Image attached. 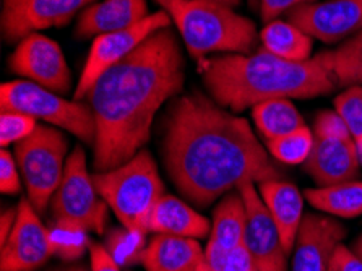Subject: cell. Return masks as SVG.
<instances>
[{
  "mask_svg": "<svg viewBox=\"0 0 362 271\" xmlns=\"http://www.w3.org/2000/svg\"><path fill=\"white\" fill-rule=\"evenodd\" d=\"M305 198L322 213L339 218H358L362 214V182L348 180L319 189L305 190Z\"/></svg>",
  "mask_w": 362,
  "mask_h": 271,
  "instance_id": "603a6c76",
  "label": "cell"
},
{
  "mask_svg": "<svg viewBox=\"0 0 362 271\" xmlns=\"http://www.w3.org/2000/svg\"><path fill=\"white\" fill-rule=\"evenodd\" d=\"M146 0H103L90 5L80 13L75 26V36L80 40L98 38L107 33L127 30L145 20Z\"/></svg>",
  "mask_w": 362,
  "mask_h": 271,
  "instance_id": "ac0fdd59",
  "label": "cell"
},
{
  "mask_svg": "<svg viewBox=\"0 0 362 271\" xmlns=\"http://www.w3.org/2000/svg\"><path fill=\"white\" fill-rule=\"evenodd\" d=\"M184 80L182 49L171 28L153 33L104 71L86 96L96 122V173L119 168L144 149L156 113L182 90Z\"/></svg>",
  "mask_w": 362,
  "mask_h": 271,
  "instance_id": "7a4b0ae2",
  "label": "cell"
},
{
  "mask_svg": "<svg viewBox=\"0 0 362 271\" xmlns=\"http://www.w3.org/2000/svg\"><path fill=\"white\" fill-rule=\"evenodd\" d=\"M252 117H254L260 135L267 142L291 134L299 127L305 125L298 108L286 98L268 99V101L257 104L252 108Z\"/></svg>",
  "mask_w": 362,
  "mask_h": 271,
  "instance_id": "cb8c5ba5",
  "label": "cell"
},
{
  "mask_svg": "<svg viewBox=\"0 0 362 271\" xmlns=\"http://www.w3.org/2000/svg\"><path fill=\"white\" fill-rule=\"evenodd\" d=\"M18 163L7 148L0 151V190L5 195H15L21 189Z\"/></svg>",
  "mask_w": 362,
  "mask_h": 271,
  "instance_id": "4dcf8cb0",
  "label": "cell"
},
{
  "mask_svg": "<svg viewBox=\"0 0 362 271\" xmlns=\"http://www.w3.org/2000/svg\"><path fill=\"white\" fill-rule=\"evenodd\" d=\"M314 148L304 169L315 184L327 187L354 180L359 174L361 161L354 138L315 135Z\"/></svg>",
  "mask_w": 362,
  "mask_h": 271,
  "instance_id": "2e32d148",
  "label": "cell"
},
{
  "mask_svg": "<svg viewBox=\"0 0 362 271\" xmlns=\"http://www.w3.org/2000/svg\"><path fill=\"white\" fill-rule=\"evenodd\" d=\"M52 271H88L85 267H69V268H59Z\"/></svg>",
  "mask_w": 362,
  "mask_h": 271,
  "instance_id": "ab89813d",
  "label": "cell"
},
{
  "mask_svg": "<svg viewBox=\"0 0 362 271\" xmlns=\"http://www.w3.org/2000/svg\"><path fill=\"white\" fill-rule=\"evenodd\" d=\"M314 132L307 125H303L291 134L267 142V149L278 163L289 166L304 164L314 148Z\"/></svg>",
  "mask_w": 362,
  "mask_h": 271,
  "instance_id": "4316f807",
  "label": "cell"
},
{
  "mask_svg": "<svg viewBox=\"0 0 362 271\" xmlns=\"http://www.w3.org/2000/svg\"><path fill=\"white\" fill-rule=\"evenodd\" d=\"M245 204L238 193H229L218 204L213 217L210 241L205 247V258L195 271H219L234 248L244 244Z\"/></svg>",
  "mask_w": 362,
  "mask_h": 271,
  "instance_id": "e0dca14e",
  "label": "cell"
},
{
  "mask_svg": "<svg viewBox=\"0 0 362 271\" xmlns=\"http://www.w3.org/2000/svg\"><path fill=\"white\" fill-rule=\"evenodd\" d=\"M36 120L30 114L18 110H2L0 113V145L7 148L30 137L36 130Z\"/></svg>",
  "mask_w": 362,
  "mask_h": 271,
  "instance_id": "f546056e",
  "label": "cell"
},
{
  "mask_svg": "<svg viewBox=\"0 0 362 271\" xmlns=\"http://www.w3.org/2000/svg\"><path fill=\"white\" fill-rule=\"evenodd\" d=\"M199 71L213 99L233 113L268 99H310L328 95L338 86L319 55L305 62H291L265 49L255 54L202 59Z\"/></svg>",
  "mask_w": 362,
  "mask_h": 271,
  "instance_id": "3957f363",
  "label": "cell"
},
{
  "mask_svg": "<svg viewBox=\"0 0 362 271\" xmlns=\"http://www.w3.org/2000/svg\"><path fill=\"white\" fill-rule=\"evenodd\" d=\"M8 69L60 95L69 93L72 86V74L62 49L56 41L40 33L26 36L18 42L8 57Z\"/></svg>",
  "mask_w": 362,
  "mask_h": 271,
  "instance_id": "8fae6325",
  "label": "cell"
},
{
  "mask_svg": "<svg viewBox=\"0 0 362 271\" xmlns=\"http://www.w3.org/2000/svg\"><path fill=\"white\" fill-rule=\"evenodd\" d=\"M93 182L124 228L144 234L150 232L151 213L164 195V184L146 149H140L119 168L96 173Z\"/></svg>",
  "mask_w": 362,
  "mask_h": 271,
  "instance_id": "5b68a950",
  "label": "cell"
},
{
  "mask_svg": "<svg viewBox=\"0 0 362 271\" xmlns=\"http://www.w3.org/2000/svg\"><path fill=\"white\" fill-rule=\"evenodd\" d=\"M317 0H259L260 15L265 23L276 20L281 13H288L291 10L304 4H312Z\"/></svg>",
  "mask_w": 362,
  "mask_h": 271,
  "instance_id": "d6a6232c",
  "label": "cell"
},
{
  "mask_svg": "<svg viewBox=\"0 0 362 271\" xmlns=\"http://www.w3.org/2000/svg\"><path fill=\"white\" fill-rule=\"evenodd\" d=\"M49 244L52 255L74 262L91 247L90 231L72 219H56L52 228H49Z\"/></svg>",
  "mask_w": 362,
  "mask_h": 271,
  "instance_id": "484cf974",
  "label": "cell"
},
{
  "mask_svg": "<svg viewBox=\"0 0 362 271\" xmlns=\"http://www.w3.org/2000/svg\"><path fill=\"white\" fill-rule=\"evenodd\" d=\"M16 213H18V209L10 208L4 209L2 214H0V246L8 239L10 232L13 229V226L16 223Z\"/></svg>",
  "mask_w": 362,
  "mask_h": 271,
  "instance_id": "8d00e7d4",
  "label": "cell"
},
{
  "mask_svg": "<svg viewBox=\"0 0 362 271\" xmlns=\"http://www.w3.org/2000/svg\"><path fill=\"white\" fill-rule=\"evenodd\" d=\"M338 86H362V31L334 51L319 54Z\"/></svg>",
  "mask_w": 362,
  "mask_h": 271,
  "instance_id": "d4e9b609",
  "label": "cell"
},
{
  "mask_svg": "<svg viewBox=\"0 0 362 271\" xmlns=\"http://www.w3.org/2000/svg\"><path fill=\"white\" fill-rule=\"evenodd\" d=\"M16 223L0 248V271H35L52 257L49 229L30 198H21Z\"/></svg>",
  "mask_w": 362,
  "mask_h": 271,
  "instance_id": "4fadbf2b",
  "label": "cell"
},
{
  "mask_svg": "<svg viewBox=\"0 0 362 271\" xmlns=\"http://www.w3.org/2000/svg\"><path fill=\"white\" fill-rule=\"evenodd\" d=\"M250 5H257V0H249Z\"/></svg>",
  "mask_w": 362,
  "mask_h": 271,
  "instance_id": "60d3db41",
  "label": "cell"
},
{
  "mask_svg": "<svg viewBox=\"0 0 362 271\" xmlns=\"http://www.w3.org/2000/svg\"><path fill=\"white\" fill-rule=\"evenodd\" d=\"M344 236V226L333 218L307 214L296 239L291 271H330L333 252Z\"/></svg>",
  "mask_w": 362,
  "mask_h": 271,
  "instance_id": "9a60e30c",
  "label": "cell"
},
{
  "mask_svg": "<svg viewBox=\"0 0 362 271\" xmlns=\"http://www.w3.org/2000/svg\"><path fill=\"white\" fill-rule=\"evenodd\" d=\"M93 0H2V35L20 42L37 31L67 25Z\"/></svg>",
  "mask_w": 362,
  "mask_h": 271,
  "instance_id": "7c38bea8",
  "label": "cell"
},
{
  "mask_svg": "<svg viewBox=\"0 0 362 271\" xmlns=\"http://www.w3.org/2000/svg\"><path fill=\"white\" fill-rule=\"evenodd\" d=\"M146 246V234L139 231H130L124 226L109 231L106 244H104L120 268L141 263Z\"/></svg>",
  "mask_w": 362,
  "mask_h": 271,
  "instance_id": "83f0119b",
  "label": "cell"
},
{
  "mask_svg": "<svg viewBox=\"0 0 362 271\" xmlns=\"http://www.w3.org/2000/svg\"><path fill=\"white\" fill-rule=\"evenodd\" d=\"M56 219H72L88 231L104 234L107 224L109 204L98 193L93 175L86 168V154L75 146L67 158V166L56 195L51 202Z\"/></svg>",
  "mask_w": 362,
  "mask_h": 271,
  "instance_id": "ba28073f",
  "label": "cell"
},
{
  "mask_svg": "<svg viewBox=\"0 0 362 271\" xmlns=\"http://www.w3.org/2000/svg\"><path fill=\"white\" fill-rule=\"evenodd\" d=\"M288 20L327 44L349 40L362 31V0H328L299 5Z\"/></svg>",
  "mask_w": 362,
  "mask_h": 271,
  "instance_id": "5bb4252c",
  "label": "cell"
},
{
  "mask_svg": "<svg viewBox=\"0 0 362 271\" xmlns=\"http://www.w3.org/2000/svg\"><path fill=\"white\" fill-rule=\"evenodd\" d=\"M353 252H354L356 255H358L359 258H362V234L358 237V239H356L354 246H353Z\"/></svg>",
  "mask_w": 362,
  "mask_h": 271,
  "instance_id": "f35d334b",
  "label": "cell"
},
{
  "mask_svg": "<svg viewBox=\"0 0 362 271\" xmlns=\"http://www.w3.org/2000/svg\"><path fill=\"white\" fill-rule=\"evenodd\" d=\"M163 156L179 192L208 207L239 184L281 177L244 117L199 91L175 99L164 117Z\"/></svg>",
  "mask_w": 362,
  "mask_h": 271,
  "instance_id": "6da1fadb",
  "label": "cell"
},
{
  "mask_svg": "<svg viewBox=\"0 0 362 271\" xmlns=\"http://www.w3.org/2000/svg\"><path fill=\"white\" fill-rule=\"evenodd\" d=\"M91 271H120L119 265L114 262L107 248L101 244H91L90 247Z\"/></svg>",
  "mask_w": 362,
  "mask_h": 271,
  "instance_id": "d590c367",
  "label": "cell"
},
{
  "mask_svg": "<svg viewBox=\"0 0 362 271\" xmlns=\"http://www.w3.org/2000/svg\"><path fill=\"white\" fill-rule=\"evenodd\" d=\"M150 231L156 234L203 239L210 234L211 223L177 197L163 195L151 213Z\"/></svg>",
  "mask_w": 362,
  "mask_h": 271,
  "instance_id": "44dd1931",
  "label": "cell"
},
{
  "mask_svg": "<svg viewBox=\"0 0 362 271\" xmlns=\"http://www.w3.org/2000/svg\"><path fill=\"white\" fill-rule=\"evenodd\" d=\"M0 109L30 114L37 120L70 132L86 145H95L96 122L90 104L69 101L37 83L28 80L2 83Z\"/></svg>",
  "mask_w": 362,
  "mask_h": 271,
  "instance_id": "8992f818",
  "label": "cell"
},
{
  "mask_svg": "<svg viewBox=\"0 0 362 271\" xmlns=\"http://www.w3.org/2000/svg\"><path fill=\"white\" fill-rule=\"evenodd\" d=\"M171 15L166 10H160V12L150 13L145 20H141L135 26L127 28V30L107 33V35L95 38L90 54L86 57L85 67L81 70L80 80L76 83L74 95L75 101L86 99L93 85L104 71L122 62L153 33L171 28Z\"/></svg>",
  "mask_w": 362,
  "mask_h": 271,
  "instance_id": "9c48e42d",
  "label": "cell"
},
{
  "mask_svg": "<svg viewBox=\"0 0 362 271\" xmlns=\"http://www.w3.org/2000/svg\"><path fill=\"white\" fill-rule=\"evenodd\" d=\"M330 271H362V258L346 246L339 244L333 252Z\"/></svg>",
  "mask_w": 362,
  "mask_h": 271,
  "instance_id": "836d02e7",
  "label": "cell"
},
{
  "mask_svg": "<svg viewBox=\"0 0 362 271\" xmlns=\"http://www.w3.org/2000/svg\"><path fill=\"white\" fill-rule=\"evenodd\" d=\"M69 142L62 132L37 124L36 130L15 145V159L37 213L56 195L67 166Z\"/></svg>",
  "mask_w": 362,
  "mask_h": 271,
  "instance_id": "52a82bcc",
  "label": "cell"
},
{
  "mask_svg": "<svg viewBox=\"0 0 362 271\" xmlns=\"http://www.w3.org/2000/svg\"><path fill=\"white\" fill-rule=\"evenodd\" d=\"M260 40L263 49L276 57L291 62H305L312 59L314 38L291 21L273 20L262 30Z\"/></svg>",
  "mask_w": 362,
  "mask_h": 271,
  "instance_id": "7402d4cb",
  "label": "cell"
},
{
  "mask_svg": "<svg viewBox=\"0 0 362 271\" xmlns=\"http://www.w3.org/2000/svg\"><path fill=\"white\" fill-rule=\"evenodd\" d=\"M314 134L320 137H338V138H353L341 115L337 110H322L315 119Z\"/></svg>",
  "mask_w": 362,
  "mask_h": 271,
  "instance_id": "1f68e13d",
  "label": "cell"
},
{
  "mask_svg": "<svg viewBox=\"0 0 362 271\" xmlns=\"http://www.w3.org/2000/svg\"><path fill=\"white\" fill-rule=\"evenodd\" d=\"M334 110L341 115L354 142L362 140V86H348L334 98Z\"/></svg>",
  "mask_w": 362,
  "mask_h": 271,
  "instance_id": "f1b7e54d",
  "label": "cell"
},
{
  "mask_svg": "<svg viewBox=\"0 0 362 271\" xmlns=\"http://www.w3.org/2000/svg\"><path fill=\"white\" fill-rule=\"evenodd\" d=\"M219 271H259L252 260L249 250L243 244L229 253L226 262Z\"/></svg>",
  "mask_w": 362,
  "mask_h": 271,
  "instance_id": "e575fe53",
  "label": "cell"
},
{
  "mask_svg": "<svg viewBox=\"0 0 362 271\" xmlns=\"http://www.w3.org/2000/svg\"><path fill=\"white\" fill-rule=\"evenodd\" d=\"M158 4L163 5L164 2H168V0H156ZM185 2H215V4H223V5H228V7H238V5L243 2V0H185Z\"/></svg>",
  "mask_w": 362,
  "mask_h": 271,
  "instance_id": "74e56055",
  "label": "cell"
},
{
  "mask_svg": "<svg viewBox=\"0 0 362 271\" xmlns=\"http://www.w3.org/2000/svg\"><path fill=\"white\" fill-rule=\"evenodd\" d=\"M205 258L199 239L156 234L141 257L146 271H195Z\"/></svg>",
  "mask_w": 362,
  "mask_h": 271,
  "instance_id": "ffe728a7",
  "label": "cell"
},
{
  "mask_svg": "<svg viewBox=\"0 0 362 271\" xmlns=\"http://www.w3.org/2000/svg\"><path fill=\"white\" fill-rule=\"evenodd\" d=\"M245 204L244 246L259 271H288V252L284 250L278 226L263 203L257 184L245 180L238 185Z\"/></svg>",
  "mask_w": 362,
  "mask_h": 271,
  "instance_id": "30bf717a",
  "label": "cell"
},
{
  "mask_svg": "<svg viewBox=\"0 0 362 271\" xmlns=\"http://www.w3.org/2000/svg\"><path fill=\"white\" fill-rule=\"evenodd\" d=\"M161 7L171 15L189 54L197 60L211 52L250 54L255 46L254 21L228 5L168 0Z\"/></svg>",
  "mask_w": 362,
  "mask_h": 271,
  "instance_id": "277c9868",
  "label": "cell"
},
{
  "mask_svg": "<svg viewBox=\"0 0 362 271\" xmlns=\"http://www.w3.org/2000/svg\"><path fill=\"white\" fill-rule=\"evenodd\" d=\"M259 193L281 236L284 250L293 253L298 232L304 219V200L298 187L281 179L259 184Z\"/></svg>",
  "mask_w": 362,
  "mask_h": 271,
  "instance_id": "d6986e66",
  "label": "cell"
}]
</instances>
